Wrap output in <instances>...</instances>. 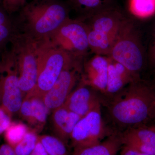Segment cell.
<instances>
[{
    "label": "cell",
    "instance_id": "1",
    "mask_svg": "<svg viewBox=\"0 0 155 155\" xmlns=\"http://www.w3.org/2000/svg\"><path fill=\"white\" fill-rule=\"evenodd\" d=\"M101 104L107 107L111 129L121 133L152 122L155 91L150 84L141 78L136 79Z\"/></svg>",
    "mask_w": 155,
    "mask_h": 155
},
{
    "label": "cell",
    "instance_id": "2",
    "mask_svg": "<svg viewBox=\"0 0 155 155\" xmlns=\"http://www.w3.org/2000/svg\"><path fill=\"white\" fill-rule=\"evenodd\" d=\"M69 12L61 0H33L14 19L16 31L37 41L48 39L70 18Z\"/></svg>",
    "mask_w": 155,
    "mask_h": 155
},
{
    "label": "cell",
    "instance_id": "3",
    "mask_svg": "<svg viewBox=\"0 0 155 155\" xmlns=\"http://www.w3.org/2000/svg\"><path fill=\"white\" fill-rule=\"evenodd\" d=\"M38 54L37 79L35 87L30 93L42 98L51 88L64 69L73 64L81 65L48 39L38 41Z\"/></svg>",
    "mask_w": 155,
    "mask_h": 155
},
{
    "label": "cell",
    "instance_id": "4",
    "mask_svg": "<svg viewBox=\"0 0 155 155\" xmlns=\"http://www.w3.org/2000/svg\"><path fill=\"white\" fill-rule=\"evenodd\" d=\"M108 57L122 64L136 79H140L145 56L140 37L134 23L125 19Z\"/></svg>",
    "mask_w": 155,
    "mask_h": 155
},
{
    "label": "cell",
    "instance_id": "5",
    "mask_svg": "<svg viewBox=\"0 0 155 155\" xmlns=\"http://www.w3.org/2000/svg\"><path fill=\"white\" fill-rule=\"evenodd\" d=\"M125 19L118 11L107 8L85 18L87 20L85 22L92 52L101 55H109Z\"/></svg>",
    "mask_w": 155,
    "mask_h": 155
},
{
    "label": "cell",
    "instance_id": "6",
    "mask_svg": "<svg viewBox=\"0 0 155 155\" xmlns=\"http://www.w3.org/2000/svg\"><path fill=\"white\" fill-rule=\"evenodd\" d=\"M18 73L19 87L23 99L36 85L38 71V41L16 31L10 42Z\"/></svg>",
    "mask_w": 155,
    "mask_h": 155
},
{
    "label": "cell",
    "instance_id": "7",
    "mask_svg": "<svg viewBox=\"0 0 155 155\" xmlns=\"http://www.w3.org/2000/svg\"><path fill=\"white\" fill-rule=\"evenodd\" d=\"M48 40L81 64L90 51L88 30L83 17L75 19L69 18Z\"/></svg>",
    "mask_w": 155,
    "mask_h": 155
},
{
    "label": "cell",
    "instance_id": "8",
    "mask_svg": "<svg viewBox=\"0 0 155 155\" xmlns=\"http://www.w3.org/2000/svg\"><path fill=\"white\" fill-rule=\"evenodd\" d=\"M101 105L99 103L77 122L70 139L74 150L98 144L115 132L105 122Z\"/></svg>",
    "mask_w": 155,
    "mask_h": 155
},
{
    "label": "cell",
    "instance_id": "9",
    "mask_svg": "<svg viewBox=\"0 0 155 155\" xmlns=\"http://www.w3.org/2000/svg\"><path fill=\"white\" fill-rule=\"evenodd\" d=\"M23 100L16 62L6 50L0 65V107L12 116L19 113Z\"/></svg>",
    "mask_w": 155,
    "mask_h": 155
},
{
    "label": "cell",
    "instance_id": "10",
    "mask_svg": "<svg viewBox=\"0 0 155 155\" xmlns=\"http://www.w3.org/2000/svg\"><path fill=\"white\" fill-rule=\"evenodd\" d=\"M82 66L75 64L66 68L51 88L43 97L45 104L50 111L64 105L76 84L81 78Z\"/></svg>",
    "mask_w": 155,
    "mask_h": 155
},
{
    "label": "cell",
    "instance_id": "11",
    "mask_svg": "<svg viewBox=\"0 0 155 155\" xmlns=\"http://www.w3.org/2000/svg\"><path fill=\"white\" fill-rule=\"evenodd\" d=\"M108 67L107 56L97 54L85 61L82 65L81 79L99 94L101 101L107 91Z\"/></svg>",
    "mask_w": 155,
    "mask_h": 155
},
{
    "label": "cell",
    "instance_id": "12",
    "mask_svg": "<svg viewBox=\"0 0 155 155\" xmlns=\"http://www.w3.org/2000/svg\"><path fill=\"white\" fill-rule=\"evenodd\" d=\"M100 103L101 99L99 94L80 79L79 83L69 95L64 105L82 117Z\"/></svg>",
    "mask_w": 155,
    "mask_h": 155
},
{
    "label": "cell",
    "instance_id": "13",
    "mask_svg": "<svg viewBox=\"0 0 155 155\" xmlns=\"http://www.w3.org/2000/svg\"><path fill=\"white\" fill-rule=\"evenodd\" d=\"M50 111L42 97L30 93L23 99L19 113L36 133L44 127Z\"/></svg>",
    "mask_w": 155,
    "mask_h": 155
},
{
    "label": "cell",
    "instance_id": "14",
    "mask_svg": "<svg viewBox=\"0 0 155 155\" xmlns=\"http://www.w3.org/2000/svg\"><path fill=\"white\" fill-rule=\"evenodd\" d=\"M120 133L123 145L143 153L155 155V131L147 125L129 128Z\"/></svg>",
    "mask_w": 155,
    "mask_h": 155
},
{
    "label": "cell",
    "instance_id": "15",
    "mask_svg": "<svg viewBox=\"0 0 155 155\" xmlns=\"http://www.w3.org/2000/svg\"><path fill=\"white\" fill-rule=\"evenodd\" d=\"M108 57L109 67L107 85L105 96L102 102L111 98L136 80L132 74L122 64Z\"/></svg>",
    "mask_w": 155,
    "mask_h": 155
},
{
    "label": "cell",
    "instance_id": "16",
    "mask_svg": "<svg viewBox=\"0 0 155 155\" xmlns=\"http://www.w3.org/2000/svg\"><path fill=\"white\" fill-rule=\"evenodd\" d=\"M81 118L64 105L54 110L51 121L56 137L67 143L70 140L73 129Z\"/></svg>",
    "mask_w": 155,
    "mask_h": 155
},
{
    "label": "cell",
    "instance_id": "17",
    "mask_svg": "<svg viewBox=\"0 0 155 155\" xmlns=\"http://www.w3.org/2000/svg\"><path fill=\"white\" fill-rule=\"evenodd\" d=\"M122 146L120 133L115 132L98 144L74 150L73 155H116Z\"/></svg>",
    "mask_w": 155,
    "mask_h": 155
},
{
    "label": "cell",
    "instance_id": "18",
    "mask_svg": "<svg viewBox=\"0 0 155 155\" xmlns=\"http://www.w3.org/2000/svg\"><path fill=\"white\" fill-rule=\"evenodd\" d=\"M129 9L135 17L148 18L155 14V0H129Z\"/></svg>",
    "mask_w": 155,
    "mask_h": 155
},
{
    "label": "cell",
    "instance_id": "19",
    "mask_svg": "<svg viewBox=\"0 0 155 155\" xmlns=\"http://www.w3.org/2000/svg\"><path fill=\"white\" fill-rule=\"evenodd\" d=\"M38 139L48 155H69L65 143L56 136H40Z\"/></svg>",
    "mask_w": 155,
    "mask_h": 155
},
{
    "label": "cell",
    "instance_id": "20",
    "mask_svg": "<svg viewBox=\"0 0 155 155\" xmlns=\"http://www.w3.org/2000/svg\"><path fill=\"white\" fill-rule=\"evenodd\" d=\"M28 127L20 122H11L4 134L6 143L14 147L21 141L28 131Z\"/></svg>",
    "mask_w": 155,
    "mask_h": 155
},
{
    "label": "cell",
    "instance_id": "21",
    "mask_svg": "<svg viewBox=\"0 0 155 155\" xmlns=\"http://www.w3.org/2000/svg\"><path fill=\"white\" fill-rule=\"evenodd\" d=\"M38 136L34 131L28 130L23 138L13 148L17 155H29L34 149Z\"/></svg>",
    "mask_w": 155,
    "mask_h": 155
},
{
    "label": "cell",
    "instance_id": "22",
    "mask_svg": "<svg viewBox=\"0 0 155 155\" xmlns=\"http://www.w3.org/2000/svg\"><path fill=\"white\" fill-rule=\"evenodd\" d=\"M108 0H72L75 8L86 12L88 17L98 11L106 8L105 5Z\"/></svg>",
    "mask_w": 155,
    "mask_h": 155
},
{
    "label": "cell",
    "instance_id": "23",
    "mask_svg": "<svg viewBox=\"0 0 155 155\" xmlns=\"http://www.w3.org/2000/svg\"><path fill=\"white\" fill-rule=\"evenodd\" d=\"M27 3V0H2V6L6 11L11 15L19 12Z\"/></svg>",
    "mask_w": 155,
    "mask_h": 155
},
{
    "label": "cell",
    "instance_id": "24",
    "mask_svg": "<svg viewBox=\"0 0 155 155\" xmlns=\"http://www.w3.org/2000/svg\"><path fill=\"white\" fill-rule=\"evenodd\" d=\"M12 116L0 107V139L11 125Z\"/></svg>",
    "mask_w": 155,
    "mask_h": 155
},
{
    "label": "cell",
    "instance_id": "25",
    "mask_svg": "<svg viewBox=\"0 0 155 155\" xmlns=\"http://www.w3.org/2000/svg\"><path fill=\"white\" fill-rule=\"evenodd\" d=\"M148 58L150 67L155 73V26L153 33V41L149 51Z\"/></svg>",
    "mask_w": 155,
    "mask_h": 155
},
{
    "label": "cell",
    "instance_id": "26",
    "mask_svg": "<svg viewBox=\"0 0 155 155\" xmlns=\"http://www.w3.org/2000/svg\"><path fill=\"white\" fill-rule=\"evenodd\" d=\"M120 155H150L143 153L126 145L122 146Z\"/></svg>",
    "mask_w": 155,
    "mask_h": 155
},
{
    "label": "cell",
    "instance_id": "27",
    "mask_svg": "<svg viewBox=\"0 0 155 155\" xmlns=\"http://www.w3.org/2000/svg\"><path fill=\"white\" fill-rule=\"evenodd\" d=\"M0 155H17L14 149L8 143L0 145Z\"/></svg>",
    "mask_w": 155,
    "mask_h": 155
},
{
    "label": "cell",
    "instance_id": "28",
    "mask_svg": "<svg viewBox=\"0 0 155 155\" xmlns=\"http://www.w3.org/2000/svg\"><path fill=\"white\" fill-rule=\"evenodd\" d=\"M29 155H48L39 140L38 141L34 149Z\"/></svg>",
    "mask_w": 155,
    "mask_h": 155
},
{
    "label": "cell",
    "instance_id": "29",
    "mask_svg": "<svg viewBox=\"0 0 155 155\" xmlns=\"http://www.w3.org/2000/svg\"><path fill=\"white\" fill-rule=\"evenodd\" d=\"M147 126L155 131V121H153L150 123L149 125H147Z\"/></svg>",
    "mask_w": 155,
    "mask_h": 155
},
{
    "label": "cell",
    "instance_id": "30",
    "mask_svg": "<svg viewBox=\"0 0 155 155\" xmlns=\"http://www.w3.org/2000/svg\"><path fill=\"white\" fill-rule=\"evenodd\" d=\"M153 121H155V106L154 107V108L153 111Z\"/></svg>",
    "mask_w": 155,
    "mask_h": 155
},
{
    "label": "cell",
    "instance_id": "31",
    "mask_svg": "<svg viewBox=\"0 0 155 155\" xmlns=\"http://www.w3.org/2000/svg\"><path fill=\"white\" fill-rule=\"evenodd\" d=\"M3 52L0 51V65H1V63H2V54Z\"/></svg>",
    "mask_w": 155,
    "mask_h": 155
},
{
    "label": "cell",
    "instance_id": "32",
    "mask_svg": "<svg viewBox=\"0 0 155 155\" xmlns=\"http://www.w3.org/2000/svg\"><path fill=\"white\" fill-rule=\"evenodd\" d=\"M151 84L154 90V91H155V79L154 81V82L152 84Z\"/></svg>",
    "mask_w": 155,
    "mask_h": 155
},
{
    "label": "cell",
    "instance_id": "33",
    "mask_svg": "<svg viewBox=\"0 0 155 155\" xmlns=\"http://www.w3.org/2000/svg\"><path fill=\"white\" fill-rule=\"evenodd\" d=\"M2 1L0 0V5H2Z\"/></svg>",
    "mask_w": 155,
    "mask_h": 155
},
{
    "label": "cell",
    "instance_id": "34",
    "mask_svg": "<svg viewBox=\"0 0 155 155\" xmlns=\"http://www.w3.org/2000/svg\"><path fill=\"white\" fill-rule=\"evenodd\" d=\"M65 1H68V2H72V0H65Z\"/></svg>",
    "mask_w": 155,
    "mask_h": 155
}]
</instances>
